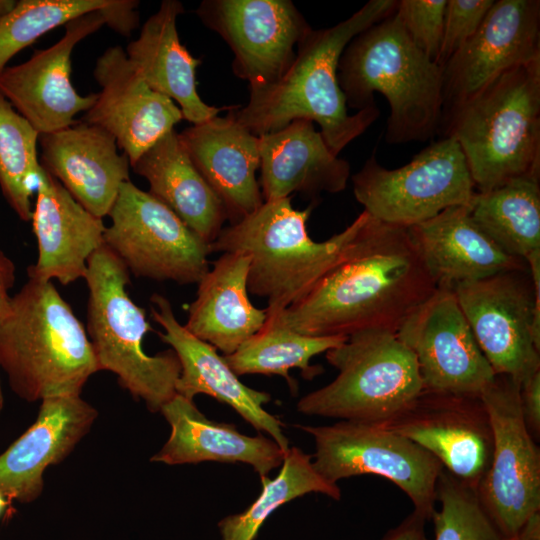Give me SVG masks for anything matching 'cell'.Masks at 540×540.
<instances>
[{
  "instance_id": "cell-1",
  "label": "cell",
  "mask_w": 540,
  "mask_h": 540,
  "mask_svg": "<svg viewBox=\"0 0 540 540\" xmlns=\"http://www.w3.org/2000/svg\"><path fill=\"white\" fill-rule=\"evenodd\" d=\"M436 289L408 229L368 214L348 256L302 300L267 321L308 336L396 334Z\"/></svg>"
},
{
  "instance_id": "cell-2",
  "label": "cell",
  "mask_w": 540,
  "mask_h": 540,
  "mask_svg": "<svg viewBox=\"0 0 540 540\" xmlns=\"http://www.w3.org/2000/svg\"><path fill=\"white\" fill-rule=\"evenodd\" d=\"M396 0H370L349 18L323 29H310L297 44L288 71L274 84L250 91L248 103L229 115L255 136L286 127L296 119L318 123L336 156L379 117L377 106L350 115L338 81L340 57L350 41L390 16Z\"/></svg>"
},
{
  "instance_id": "cell-3",
  "label": "cell",
  "mask_w": 540,
  "mask_h": 540,
  "mask_svg": "<svg viewBox=\"0 0 540 540\" xmlns=\"http://www.w3.org/2000/svg\"><path fill=\"white\" fill-rule=\"evenodd\" d=\"M312 206L297 210L291 197L264 201L252 214L221 230L212 252L250 257L248 291L267 299V317L296 304L354 248L368 213L343 231L316 242L307 232Z\"/></svg>"
},
{
  "instance_id": "cell-4",
  "label": "cell",
  "mask_w": 540,
  "mask_h": 540,
  "mask_svg": "<svg viewBox=\"0 0 540 540\" xmlns=\"http://www.w3.org/2000/svg\"><path fill=\"white\" fill-rule=\"evenodd\" d=\"M394 12L350 41L338 81L347 106L358 111L376 106L375 92L386 98L388 143L426 141L440 130L442 68L412 42Z\"/></svg>"
},
{
  "instance_id": "cell-5",
  "label": "cell",
  "mask_w": 540,
  "mask_h": 540,
  "mask_svg": "<svg viewBox=\"0 0 540 540\" xmlns=\"http://www.w3.org/2000/svg\"><path fill=\"white\" fill-rule=\"evenodd\" d=\"M0 368L28 402L80 395L99 371L86 329L52 281L28 276L0 320Z\"/></svg>"
},
{
  "instance_id": "cell-6",
  "label": "cell",
  "mask_w": 540,
  "mask_h": 540,
  "mask_svg": "<svg viewBox=\"0 0 540 540\" xmlns=\"http://www.w3.org/2000/svg\"><path fill=\"white\" fill-rule=\"evenodd\" d=\"M439 132L459 144L478 192L540 178V60L504 71L450 112Z\"/></svg>"
},
{
  "instance_id": "cell-7",
  "label": "cell",
  "mask_w": 540,
  "mask_h": 540,
  "mask_svg": "<svg viewBox=\"0 0 540 540\" xmlns=\"http://www.w3.org/2000/svg\"><path fill=\"white\" fill-rule=\"evenodd\" d=\"M129 277L105 244L92 254L83 278L89 290L86 332L99 371L115 374L122 388L156 413L175 396L181 365L172 349L144 351L143 338L152 328L128 294Z\"/></svg>"
},
{
  "instance_id": "cell-8",
  "label": "cell",
  "mask_w": 540,
  "mask_h": 540,
  "mask_svg": "<svg viewBox=\"0 0 540 540\" xmlns=\"http://www.w3.org/2000/svg\"><path fill=\"white\" fill-rule=\"evenodd\" d=\"M326 359L338 375L298 401L302 414L381 424L424 389L415 355L391 332L354 333Z\"/></svg>"
},
{
  "instance_id": "cell-9",
  "label": "cell",
  "mask_w": 540,
  "mask_h": 540,
  "mask_svg": "<svg viewBox=\"0 0 540 540\" xmlns=\"http://www.w3.org/2000/svg\"><path fill=\"white\" fill-rule=\"evenodd\" d=\"M526 263L452 288L495 375L520 385L540 371V251Z\"/></svg>"
},
{
  "instance_id": "cell-10",
  "label": "cell",
  "mask_w": 540,
  "mask_h": 540,
  "mask_svg": "<svg viewBox=\"0 0 540 540\" xmlns=\"http://www.w3.org/2000/svg\"><path fill=\"white\" fill-rule=\"evenodd\" d=\"M356 200L372 218L409 228L446 208L469 205L476 193L464 154L452 137H442L396 169L371 155L351 177Z\"/></svg>"
},
{
  "instance_id": "cell-11",
  "label": "cell",
  "mask_w": 540,
  "mask_h": 540,
  "mask_svg": "<svg viewBox=\"0 0 540 540\" xmlns=\"http://www.w3.org/2000/svg\"><path fill=\"white\" fill-rule=\"evenodd\" d=\"M315 442L316 471L328 482L373 474L393 482L414 511L431 519L441 463L411 440L378 424L341 420L325 426H299Z\"/></svg>"
},
{
  "instance_id": "cell-12",
  "label": "cell",
  "mask_w": 540,
  "mask_h": 540,
  "mask_svg": "<svg viewBox=\"0 0 540 540\" xmlns=\"http://www.w3.org/2000/svg\"><path fill=\"white\" fill-rule=\"evenodd\" d=\"M108 216L104 244L135 277L197 284L210 269V245L131 181L121 185Z\"/></svg>"
},
{
  "instance_id": "cell-13",
  "label": "cell",
  "mask_w": 540,
  "mask_h": 540,
  "mask_svg": "<svg viewBox=\"0 0 540 540\" xmlns=\"http://www.w3.org/2000/svg\"><path fill=\"white\" fill-rule=\"evenodd\" d=\"M480 396L490 418L493 453L476 491L503 537L514 540L540 511V451L522 416L519 383L495 375Z\"/></svg>"
},
{
  "instance_id": "cell-14",
  "label": "cell",
  "mask_w": 540,
  "mask_h": 540,
  "mask_svg": "<svg viewBox=\"0 0 540 540\" xmlns=\"http://www.w3.org/2000/svg\"><path fill=\"white\" fill-rule=\"evenodd\" d=\"M234 54V74L250 91L276 83L290 68L297 45L311 29L289 0H206L196 10Z\"/></svg>"
},
{
  "instance_id": "cell-15",
  "label": "cell",
  "mask_w": 540,
  "mask_h": 540,
  "mask_svg": "<svg viewBox=\"0 0 540 540\" xmlns=\"http://www.w3.org/2000/svg\"><path fill=\"white\" fill-rule=\"evenodd\" d=\"M396 336L415 355L426 390L480 396L495 377L452 288L437 287Z\"/></svg>"
},
{
  "instance_id": "cell-16",
  "label": "cell",
  "mask_w": 540,
  "mask_h": 540,
  "mask_svg": "<svg viewBox=\"0 0 540 540\" xmlns=\"http://www.w3.org/2000/svg\"><path fill=\"white\" fill-rule=\"evenodd\" d=\"M378 425L416 443L476 490L490 466L493 433L481 396L423 389L401 413Z\"/></svg>"
},
{
  "instance_id": "cell-17",
  "label": "cell",
  "mask_w": 540,
  "mask_h": 540,
  "mask_svg": "<svg viewBox=\"0 0 540 540\" xmlns=\"http://www.w3.org/2000/svg\"><path fill=\"white\" fill-rule=\"evenodd\" d=\"M537 60L540 1L494 0L474 36L441 67L442 120L507 69Z\"/></svg>"
},
{
  "instance_id": "cell-18",
  "label": "cell",
  "mask_w": 540,
  "mask_h": 540,
  "mask_svg": "<svg viewBox=\"0 0 540 540\" xmlns=\"http://www.w3.org/2000/svg\"><path fill=\"white\" fill-rule=\"evenodd\" d=\"M104 24L102 9L75 18L55 44L0 73V94L40 135L73 125L74 117L94 104L97 93L82 96L72 85L71 55L81 40Z\"/></svg>"
},
{
  "instance_id": "cell-19",
  "label": "cell",
  "mask_w": 540,
  "mask_h": 540,
  "mask_svg": "<svg viewBox=\"0 0 540 540\" xmlns=\"http://www.w3.org/2000/svg\"><path fill=\"white\" fill-rule=\"evenodd\" d=\"M93 75L101 90L82 121L111 134L130 166L183 120L178 105L148 86L122 47L106 49Z\"/></svg>"
},
{
  "instance_id": "cell-20",
  "label": "cell",
  "mask_w": 540,
  "mask_h": 540,
  "mask_svg": "<svg viewBox=\"0 0 540 540\" xmlns=\"http://www.w3.org/2000/svg\"><path fill=\"white\" fill-rule=\"evenodd\" d=\"M150 302L152 318L163 328L158 336L176 353L181 365L176 393L190 400L206 394L228 404L257 431L266 432L286 453L290 447L283 424L263 407L271 396L244 385L216 348L179 323L165 296L153 294Z\"/></svg>"
},
{
  "instance_id": "cell-21",
  "label": "cell",
  "mask_w": 540,
  "mask_h": 540,
  "mask_svg": "<svg viewBox=\"0 0 540 540\" xmlns=\"http://www.w3.org/2000/svg\"><path fill=\"white\" fill-rule=\"evenodd\" d=\"M98 411L80 395L41 401L35 422L0 454V493L31 503L44 490V472L65 460L88 434Z\"/></svg>"
},
{
  "instance_id": "cell-22",
  "label": "cell",
  "mask_w": 540,
  "mask_h": 540,
  "mask_svg": "<svg viewBox=\"0 0 540 540\" xmlns=\"http://www.w3.org/2000/svg\"><path fill=\"white\" fill-rule=\"evenodd\" d=\"M40 165L96 217L107 216L121 185L130 181V161L114 137L99 126L76 121L41 134Z\"/></svg>"
},
{
  "instance_id": "cell-23",
  "label": "cell",
  "mask_w": 540,
  "mask_h": 540,
  "mask_svg": "<svg viewBox=\"0 0 540 540\" xmlns=\"http://www.w3.org/2000/svg\"><path fill=\"white\" fill-rule=\"evenodd\" d=\"M38 258L28 276L69 285L84 278L88 260L104 244L106 226L42 168L32 210Z\"/></svg>"
},
{
  "instance_id": "cell-24",
  "label": "cell",
  "mask_w": 540,
  "mask_h": 540,
  "mask_svg": "<svg viewBox=\"0 0 540 540\" xmlns=\"http://www.w3.org/2000/svg\"><path fill=\"white\" fill-rule=\"evenodd\" d=\"M178 136L194 166L221 200L231 224L263 204L255 176L260 166L258 136L229 114L194 124Z\"/></svg>"
},
{
  "instance_id": "cell-25",
  "label": "cell",
  "mask_w": 540,
  "mask_h": 540,
  "mask_svg": "<svg viewBox=\"0 0 540 540\" xmlns=\"http://www.w3.org/2000/svg\"><path fill=\"white\" fill-rule=\"evenodd\" d=\"M437 287L527 269V263L506 253L473 220L469 205L446 208L407 228Z\"/></svg>"
},
{
  "instance_id": "cell-26",
  "label": "cell",
  "mask_w": 540,
  "mask_h": 540,
  "mask_svg": "<svg viewBox=\"0 0 540 540\" xmlns=\"http://www.w3.org/2000/svg\"><path fill=\"white\" fill-rule=\"evenodd\" d=\"M258 137L264 201L290 197L293 192L315 197L345 190L350 165L332 153L312 121L296 119Z\"/></svg>"
},
{
  "instance_id": "cell-27",
  "label": "cell",
  "mask_w": 540,
  "mask_h": 540,
  "mask_svg": "<svg viewBox=\"0 0 540 540\" xmlns=\"http://www.w3.org/2000/svg\"><path fill=\"white\" fill-rule=\"evenodd\" d=\"M171 431L168 440L150 461L167 465L204 461L245 463L260 477L282 465L285 452L271 438L248 436L232 424L208 419L193 400L179 394L160 410Z\"/></svg>"
},
{
  "instance_id": "cell-28",
  "label": "cell",
  "mask_w": 540,
  "mask_h": 540,
  "mask_svg": "<svg viewBox=\"0 0 540 540\" xmlns=\"http://www.w3.org/2000/svg\"><path fill=\"white\" fill-rule=\"evenodd\" d=\"M249 266L246 254L222 253L197 283L196 298L188 308L184 327L224 356L235 352L267 321L266 309L255 307L249 299Z\"/></svg>"
},
{
  "instance_id": "cell-29",
  "label": "cell",
  "mask_w": 540,
  "mask_h": 540,
  "mask_svg": "<svg viewBox=\"0 0 540 540\" xmlns=\"http://www.w3.org/2000/svg\"><path fill=\"white\" fill-rule=\"evenodd\" d=\"M183 12L181 2L164 0L125 52L148 86L176 101L183 119L194 125L218 116L223 108L206 104L198 94L196 69L201 61L180 42L176 27Z\"/></svg>"
},
{
  "instance_id": "cell-30",
  "label": "cell",
  "mask_w": 540,
  "mask_h": 540,
  "mask_svg": "<svg viewBox=\"0 0 540 540\" xmlns=\"http://www.w3.org/2000/svg\"><path fill=\"white\" fill-rule=\"evenodd\" d=\"M149 183V193L168 206L207 244L227 219L225 208L194 166L178 133L170 131L132 166Z\"/></svg>"
},
{
  "instance_id": "cell-31",
  "label": "cell",
  "mask_w": 540,
  "mask_h": 540,
  "mask_svg": "<svg viewBox=\"0 0 540 540\" xmlns=\"http://www.w3.org/2000/svg\"><path fill=\"white\" fill-rule=\"evenodd\" d=\"M470 213L509 255L526 262L540 251V178L520 177L489 191H476Z\"/></svg>"
},
{
  "instance_id": "cell-32",
  "label": "cell",
  "mask_w": 540,
  "mask_h": 540,
  "mask_svg": "<svg viewBox=\"0 0 540 540\" xmlns=\"http://www.w3.org/2000/svg\"><path fill=\"white\" fill-rule=\"evenodd\" d=\"M347 336H308L266 321L263 328L245 341L235 352L223 356L237 376L249 374L279 375L284 377L291 389L295 381L289 370L298 368L303 377L312 379L320 374L321 367L312 366L310 360L328 350L338 347Z\"/></svg>"
},
{
  "instance_id": "cell-33",
  "label": "cell",
  "mask_w": 540,
  "mask_h": 540,
  "mask_svg": "<svg viewBox=\"0 0 540 540\" xmlns=\"http://www.w3.org/2000/svg\"><path fill=\"white\" fill-rule=\"evenodd\" d=\"M259 496L244 511L222 518L218 522L221 540H254L267 518L280 506L308 493H321L340 500L338 484L325 480L314 468L312 456L298 447L285 454L278 475L260 477Z\"/></svg>"
},
{
  "instance_id": "cell-34",
  "label": "cell",
  "mask_w": 540,
  "mask_h": 540,
  "mask_svg": "<svg viewBox=\"0 0 540 540\" xmlns=\"http://www.w3.org/2000/svg\"><path fill=\"white\" fill-rule=\"evenodd\" d=\"M40 134L0 94V187L23 221L32 218L31 198L41 169L37 154Z\"/></svg>"
},
{
  "instance_id": "cell-35",
  "label": "cell",
  "mask_w": 540,
  "mask_h": 540,
  "mask_svg": "<svg viewBox=\"0 0 540 540\" xmlns=\"http://www.w3.org/2000/svg\"><path fill=\"white\" fill-rule=\"evenodd\" d=\"M112 0H20L0 18V73L21 50L41 36L87 13L107 7Z\"/></svg>"
},
{
  "instance_id": "cell-36",
  "label": "cell",
  "mask_w": 540,
  "mask_h": 540,
  "mask_svg": "<svg viewBox=\"0 0 540 540\" xmlns=\"http://www.w3.org/2000/svg\"><path fill=\"white\" fill-rule=\"evenodd\" d=\"M437 501L440 508L430 519L434 540H506L483 508L476 489L443 467L436 484Z\"/></svg>"
},
{
  "instance_id": "cell-37",
  "label": "cell",
  "mask_w": 540,
  "mask_h": 540,
  "mask_svg": "<svg viewBox=\"0 0 540 540\" xmlns=\"http://www.w3.org/2000/svg\"><path fill=\"white\" fill-rule=\"evenodd\" d=\"M447 0H400L395 15L412 42L437 63Z\"/></svg>"
},
{
  "instance_id": "cell-38",
  "label": "cell",
  "mask_w": 540,
  "mask_h": 540,
  "mask_svg": "<svg viewBox=\"0 0 540 540\" xmlns=\"http://www.w3.org/2000/svg\"><path fill=\"white\" fill-rule=\"evenodd\" d=\"M494 0H447L437 64L442 67L481 26Z\"/></svg>"
},
{
  "instance_id": "cell-39",
  "label": "cell",
  "mask_w": 540,
  "mask_h": 540,
  "mask_svg": "<svg viewBox=\"0 0 540 540\" xmlns=\"http://www.w3.org/2000/svg\"><path fill=\"white\" fill-rule=\"evenodd\" d=\"M521 411L526 427L536 441L540 438V371L520 385Z\"/></svg>"
},
{
  "instance_id": "cell-40",
  "label": "cell",
  "mask_w": 540,
  "mask_h": 540,
  "mask_svg": "<svg viewBox=\"0 0 540 540\" xmlns=\"http://www.w3.org/2000/svg\"><path fill=\"white\" fill-rule=\"evenodd\" d=\"M138 6L139 2L134 0H112L102 9L105 24L119 34L129 37L138 25Z\"/></svg>"
},
{
  "instance_id": "cell-41",
  "label": "cell",
  "mask_w": 540,
  "mask_h": 540,
  "mask_svg": "<svg viewBox=\"0 0 540 540\" xmlns=\"http://www.w3.org/2000/svg\"><path fill=\"white\" fill-rule=\"evenodd\" d=\"M427 519L413 510L396 527L390 529L380 540H427Z\"/></svg>"
},
{
  "instance_id": "cell-42",
  "label": "cell",
  "mask_w": 540,
  "mask_h": 540,
  "mask_svg": "<svg viewBox=\"0 0 540 540\" xmlns=\"http://www.w3.org/2000/svg\"><path fill=\"white\" fill-rule=\"evenodd\" d=\"M15 281V267L13 262L0 251V290L8 294V290Z\"/></svg>"
},
{
  "instance_id": "cell-43",
  "label": "cell",
  "mask_w": 540,
  "mask_h": 540,
  "mask_svg": "<svg viewBox=\"0 0 540 540\" xmlns=\"http://www.w3.org/2000/svg\"><path fill=\"white\" fill-rule=\"evenodd\" d=\"M514 540H540V511L526 520Z\"/></svg>"
},
{
  "instance_id": "cell-44",
  "label": "cell",
  "mask_w": 540,
  "mask_h": 540,
  "mask_svg": "<svg viewBox=\"0 0 540 540\" xmlns=\"http://www.w3.org/2000/svg\"><path fill=\"white\" fill-rule=\"evenodd\" d=\"M10 310V297L0 290V320L7 316Z\"/></svg>"
},
{
  "instance_id": "cell-45",
  "label": "cell",
  "mask_w": 540,
  "mask_h": 540,
  "mask_svg": "<svg viewBox=\"0 0 540 540\" xmlns=\"http://www.w3.org/2000/svg\"><path fill=\"white\" fill-rule=\"evenodd\" d=\"M16 3L17 1L14 0H0V18L11 12Z\"/></svg>"
},
{
  "instance_id": "cell-46",
  "label": "cell",
  "mask_w": 540,
  "mask_h": 540,
  "mask_svg": "<svg viewBox=\"0 0 540 540\" xmlns=\"http://www.w3.org/2000/svg\"><path fill=\"white\" fill-rule=\"evenodd\" d=\"M11 505V502L0 493V517L5 513L7 508Z\"/></svg>"
},
{
  "instance_id": "cell-47",
  "label": "cell",
  "mask_w": 540,
  "mask_h": 540,
  "mask_svg": "<svg viewBox=\"0 0 540 540\" xmlns=\"http://www.w3.org/2000/svg\"><path fill=\"white\" fill-rule=\"evenodd\" d=\"M3 407H4V395H3L2 386H1V379H0V414H1L2 410H3Z\"/></svg>"
}]
</instances>
